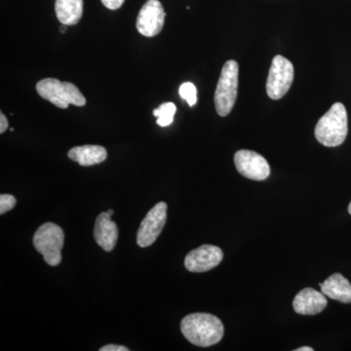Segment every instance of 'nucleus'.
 Instances as JSON below:
<instances>
[{"label": "nucleus", "mask_w": 351, "mask_h": 351, "mask_svg": "<svg viewBox=\"0 0 351 351\" xmlns=\"http://www.w3.org/2000/svg\"><path fill=\"white\" fill-rule=\"evenodd\" d=\"M8 120H7L5 115L3 113H0V133L3 134L4 132L8 128Z\"/></svg>", "instance_id": "nucleus-21"}, {"label": "nucleus", "mask_w": 351, "mask_h": 351, "mask_svg": "<svg viewBox=\"0 0 351 351\" xmlns=\"http://www.w3.org/2000/svg\"><path fill=\"white\" fill-rule=\"evenodd\" d=\"M223 258L221 248L214 245H202L189 252L184 260L186 269L191 272H205L218 267Z\"/></svg>", "instance_id": "nucleus-10"}, {"label": "nucleus", "mask_w": 351, "mask_h": 351, "mask_svg": "<svg viewBox=\"0 0 351 351\" xmlns=\"http://www.w3.org/2000/svg\"><path fill=\"white\" fill-rule=\"evenodd\" d=\"M167 221V204L165 202L157 203L149 210L143 219L137 233V244L142 248L152 246L160 233Z\"/></svg>", "instance_id": "nucleus-7"}, {"label": "nucleus", "mask_w": 351, "mask_h": 351, "mask_svg": "<svg viewBox=\"0 0 351 351\" xmlns=\"http://www.w3.org/2000/svg\"><path fill=\"white\" fill-rule=\"evenodd\" d=\"M94 237L96 243L106 252H112L114 249L119 239V228L108 212H103L97 218Z\"/></svg>", "instance_id": "nucleus-12"}, {"label": "nucleus", "mask_w": 351, "mask_h": 351, "mask_svg": "<svg viewBox=\"0 0 351 351\" xmlns=\"http://www.w3.org/2000/svg\"><path fill=\"white\" fill-rule=\"evenodd\" d=\"M108 214L110 215V217H112V215L114 214V211H113V210L112 209H110V210H108Z\"/></svg>", "instance_id": "nucleus-24"}, {"label": "nucleus", "mask_w": 351, "mask_h": 351, "mask_svg": "<svg viewBox=\"0 0 351 351\" xmlns=\"http://www.w3.org/2000/svg\"><path fill=\"white\" fill-rule=\"evenodd\" d=\"M327 304L326 297L322 292L313 288H304L295 295L293 307L295 313L302 315H315L322 313Z\"/></svg>", "instance_id": "nucleus-11"}, {"label": "nucleus", "mask_w": 351, "mask_h": 351, "mask_svg": "<svg viewBox=\"0 0 351 351\" xmlns=\"http://www.w3.org/2000/svg\"><path fill=\"white\" fill-rule=\"evenodd\" d=\"M101 1L104 6L107 7L110 10H117L123 5L125 0H101Z\"/></svg>", "instance_id": "nucleus-19"}, {"label": "nucleus", "mask_w": 351, "mask_h": 351, "mask_svg": "<svg viewBox=\"0 0 351 351\" xmlns=\"http://www.w3.org/2000/svg\"><path fill=\"white\" fill-rule=\"evenodd\" d=\"M239 68L237 62L230 60L223 64L215 92V106L219 117H226L234 107L239 91Z\"/></svg>", "instance_id": "nucleus-4"}, {"label": "nucleus", "mask_w": 351, "mask_h": 351, "mask_svg": "<svg viewBox=\"0 0 351 351\" xmlns=\"http://www.w3.org/2000/svg\"><path fill=\"white\" fill-rule=\"evenodd\" d=\"M348 132L346 107L341 103H336L316 124L315 138L325 147H338L345 142Z\"/></svg>", "instance_id": "nucleus-2"}, {"label": "nucleus", "mask_w": 351, "mask_h": 351, "mask_svg": "<svg viewBox=\"0 0 351 351\" xmlns=\"http://www.w3.org/2000/svg\"><path fill=\"white\" fill-rule=\"evenodd\" d=\"M69 158L80 165L88 167L95 164H100L107 159V149L101 145H86L82 147H75L68 154Z\"/></svg>", "instance_id": "nucleus-14"}, {"label": "nucleus", "mask_w": 351, "mask_h": 351, "mask_svg": "<svg viewBox=\"0 0 351 351\" xmlns=\"http://www.w3.org/2000/svg\"><path fill=\"white\" fill-rule=\"evenodd\" d=\"M234 164L240 174L247 179L265 181L269 177V164L267 159L258 152L247 149L237 152L234 156Z\"/></svg>", "instance_id": "nucleus-9"}, {"label": "nucleus", "mask_w": 351, "mask_h": 351, "mask_svg": "<svg viewBox=\"0 0 351 351\" xmlns=\"http://www.w3.org/2000/svg\"><path fill=\"white\" fill-rule=\"evenodd\" d=\"M295 351H313V348H309V346H302V348H297Z\"/></svg>", "instance_id": "nucleus-22"}, {"label": "nucleus", "mask_w": 351, "mask_h": 351, "mask_svg": "<svg viewBox=\"0 0 351 351\" xmlns=\"http://www.w3.org/2000/svg\"><path fill=\"white\" fill-rule=\"evenodd\" d=\"M128 348L125 346L117 345H108L100 348V351H128Z\"/></svg>", "instance_id": "nucleus-20"}, {"label": "nucleus", "mask_w": 351, "mask_h": 351, "mask_svg": "<svg viewBox=\"0 0 351 351\" xmlns=\"http://www.w3.org/2000/svg\"><path fill=\"white\" fill-rule=\"evenodd\" d=\"M36 91L44 100L50 101L59 108H68L69 105L84 107L86 99L75 84L62 82L56 78H44L36 84Z\"/></svg>", "instance_id": "nucleus-3"}, {"label": "nucleus", "mask_w": 351, "mask_h": 351, "mask_svg": "<svg viewBox=\"0 0 351 351\" xmlns=\"http://www.w3.org/2000/svg\"><path fill=\"white\" fill-rule=\"evenodd\" d=\"M64 241V230L54 223H43L34 233V247L51 267H57L61 263Z\"/></svg>", "instance_id": "nucleus-5"}, {"label": "nucleus", "mask_w": 351, "mask_h": 351, "mask_svg": "<svg viewBox=\"0 0 351 351\" xmlns=\"http://www.w3.org/2000/svg\"><path fill=\"white\" fill-rule=\"evenodd\" d=\"M179 93L182 99L188 101L189 107L195 106L196 101H197V90L193 83L186 82L182 84L179 89Z\"/></svg>", "instance_id": "nucleus-17"}, {"label": "nucleus", "mask_w": 351, "mask_h": 351, "mask_svg": "<svg viewBox=\"0 0 351 351\" xmlns=\"http://www.w3.org/2000/svg\"><path fill=\"white\" fill-rule=\"evenodd\" d=\"M348 213H350L351 215V202H350V204L348 205Z\"/></svg>", "instance_id": "nucleus-25"}, {"label": "nucleus", "mask_w": 351, "mask_h": 351, "mask_svg": "<svg viewBox=\"0 0 351 351\" xmlns=\"http://www.w3.org/2000/svg\"><path fill=\"white\" fill-rule=\"evenodd\" d=\"M55 12L62 25H75L82 17L83 0H56Z\"/></svg>", "instance_id": "nucleus-15"}, {"label": "nucleus", "mask_w": 351, "mask_h": 351, "mask_svg": "<svg viewBox=\"0 0 351 351\" xmlns=\"http://www.w3.org/2000/svg\"><path fill=\"white\" fill-rule=\"evenodd\" d=\"M319 285L321 292L330 299L343 302V304H350L351 284L341 274H332Z\"/></svg>", "instance_id": "nucleus-13"}, {"label": "nucleus", "mask_w": 351, "mask_h": 351, "mask_svg": "<svg viewBox=\"0 0 351 351\" xmlns=\"http://www.w3.org/2000/svg\"><path fill=\"white\" fill-rule=\"evenodd\" d=\"M60 31H61L62 34H64L66 32V25H63L61 27H60Z\"/></svg>", "instance_id": "nucleus-23"}, {"label": "nucleus", "mask_w": 351, "mask_h": 351, "mask_svg": "<svg viewBox=\"0 0 351 351\" xmlns=\"http://www.w3.org/2000/svg\"><path fill=\"white\" fill-rule=\"evenodd\" d=\"M294 80V66L280 55L274 58L267 80V92L272 100L283 98Z\"/></svg>", "instance_id": "nucleus-6"}, {"label": "nucleus", "mask_w": 351, "mask_h": 351, "mask_svg": "<svg viewBox=\"0 0 351 351\" xmlns=\"http://www.w3.org/2000/svg\"><path fill=\"white\" fill-rule=\"evenodd\" d=\"M166 14L159 0H147L138 13L136 27L142 36L154 38L162 31Z\"/></svg>", "instance_id": "nucleus-8"}, {"label": "nucleus", "mask_w": 351, "mask_h": 351, "mask_svg": "<svg viewBox=\"0 0 351 351\" xmlns=\"http://www.w3.org/2000/svg\"><path fill=\"white\" fill-rule=\"evenodd\" d=\"M17 200L13 195H0V215L7 213L15 207Z\"/></svg>", "instance_id": "nucleus-18"}, {"label": "nucleus", "mask_w": 351, "mask_h": 351, "mask_svg": "<svg viewBox=\"0 0 351 351\" xmlns=\"http://www.w3.org/2000/svg\"><path fill=\"white\" fill-rule=\"evenodd\" d=\"M181 331L189 343L208 348L223 339L225 328L221 321L212 314L193 313L182 320Z\"/></svg>", "instance_id": "nucleus-1"}, {"label": "nucleus", "mask_w": 351, "mask_h": 351, "mask_svg": "<svg viewBox=\"0 0 351 351\" xmlns=\"http://www.w3.org/2000/svg\"><path fill=\"white\" fill-rule=\"evenodd\" d=\"M177 107L173 103H164L154 110V117H157L156 123L161 127H167L172 124Z\"/></svg>", "instance_id": "nucleus-16"}]
</instances>
